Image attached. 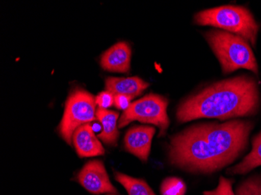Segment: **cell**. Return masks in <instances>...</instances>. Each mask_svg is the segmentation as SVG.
<instances>
[{
  "mask_svg": "<svg viewBox=\"0 0 261 195\" xmlns=\"http://www.w3.org/2000/svg\"><path fill=\"white\" fill-rule=\"evenodd\" d=\"M253 128L252 122L243 120L193 126L171 138L170 162L189 172H215L244 152Z\"/></svg>",
  "mask_w": 261,
  "mask_h": 195,
  "instance_id": "6da1fadb",
  "label": "cell"
},
{
  "mask_svg": "<svg viewBox=\"0 0 261 195\" xmlns=\"http://www.w3.org/2000/svg\"><path fill=\"white\" fill-rule=\"evenodd\" d=\"M257 83L243 75L211 85L180 105L177 119L181 123L199 118L221 120L255 114L259 108Z\"/></svg>",
  "mask_w": 261,
  "mask_h": 195,
  "instance_id": "7a4b0ae2",
  "label": "cell"
},
{
  "mask_svg": "<svg viewBox=\"0 0 261 195\" xmlns=\"http://www.w3.org/2000/svg\"><path fill=\"white\" fill-rule=\"evenodd\" d=\"M195 22L199 25L218 27L238 35L255 46L259 26L253 14L246 7L223 6L203 10L196 14Z\"/></svg>",
  "mask_w": 261,
  "mask_h": 195,
  "instance_id": "3957f363",
  "label": "cell"
},
{
  "mask_svg": "<svg viewBox=\"0 0 261 195\" xmlns=\"http://www.w3.org/2000/svg\"><path fill=\"white\" fill-rule=\"evenodd\" d=\"M205 37L218 57L224 74L239 69L258 74L256 57L250 44L244 39L223 31H210Z\"/></svg>",
  "mask_w": 261,
  "mask_h": 195,
  "instance_id": "277c9868",
  "label": "cell"
},
{
  "mask_svg": "<svg viewBox=\"0 0 261 195\" xmlns=\"http://www.w3.org/2000/svg\"><path fill=\"white\" fill-rule=\"evenodd\" d=\"M96 98L84 89H74L66 102L64 117L60 124V133L70 145L74 131L81 126L95 121L96 117Z\"/></svg>",
  "mask_w": 261,
  "mask_h": 195,
  "instance_id": "5b68a950",
  "label": "cell"
},
{
  "mask_svg": "<svg viewBox=\"0 0 261 195\" xmlns=\"http://www.w3.org/2000/svg\"><path fill=\"white\" fill-rule=\"evenodd\" d=\"M168 105V99L164 97L149 94L130 104L123 113L118 127L122 128L133 121L153 124L159 127L161 137L169 127L170 120L167 114Z\"/></svg>",
  "mask_w": 261,
  "mask_h": 195,
  "instance_id": "8992f818",
  "label": "cell"
},
{
  "mask_svg": "<svg viewBox=\"0 0 261 195\" xmlns=\"http://www.w3.org/2000/svg\"><path fill=\"white\" fill-rule=\"evenodd\" d=\"M77 178L82 187L91 193H117L101 161H90L86 163L77 174Z\"/></svg>",
  "mask_w": 261,
  "mask_h": 195,
  "instance_id": "52a82bcc",
  "label": "cell"
},
{
  "mask_svg": "<svg viewBox=\"0 0 261 195\" xmlns=\"http://www.w3.org/2000/svg\"><path fill=\"white\" fill-rule=\"evenodd\" d=\"M156 129L149 126H136L127 130L124 137V148L140 160L146 162L150 152L152 137Z\"/></svg>",
  "mask_w": 261,
  "mask_h": 195,
  "instance_id": "ba28073f",
  "label": "cell"
},
{
  "mask_svg": "<svg viewBox=\"0 0 261 195\" xmlns=\"http://www.w3.org/2000/svg\"><path fill=\"white\" fill-rule=\"evenodd\" d=\"M132 51L127 42L115 44L101 57V67L104 70L117 73H127L130 70Z\"/></svg>",
  "mask_w": 261,
  "mask_h": 195,
  "instance_id": "9c48e42d",
  "label": "cell"
},
{
  "mask_svg": "<svg viewBox=\"0 0 261 195\" xmlns=\"http://www.w3.org/2000/svg\"><path fill=\"white\" fill-rule=\"evenodd\" d=\"M72 141L77 155L82 158L99 156L105 153L102 145L89 124L79 127L73 134Z\"/></svg>",
  "mask_w": 261,
  "mask_h": 195,
  "instance_id": "30bf717a",
  "label": "cell"
},
{
  "mask_svg": "<svg viewBox=\"0 0 261 195\" xmlns=\"http://www.w3.org/2000/svg\"><path fill=\"white\" fill-rule=\"evenodd\" d=\"M149 83L138 77H108L106 80L107 91L114 95H124L127 96H139L144 92Z\"/></svg>",
  "mask_w": 261,
  "mask_h": 195,
  "instance_id": "8fae6325",
  "label": "cell"
},
{
  "mask_svg": "<svg viewBox=\"0 0 261 195\" xmlns=\"http://www.w3.org/2000/svg\"><path fill=\"white\" fill-rule=\"evenodd\" d=\"M119 114L112 110L98 108L96 111L97 117L102 124V131L99 133V138L110 145H115L119 137V131L117 127V119Z\"/></svg>",
  "mask_w": 261,
  "mask_h": 195,
  "instance_id": "7c38bea8",
  "label": "cell"
},
{
  "mask_svg": "<svg viewBox=\"0 0 261 195\" xmlns=\"http://www.w3.org/2000/svg\"><path fill=\"white\" fill-rule=\"evenodd\" d=\"M261 165V132L252 142V150L240 163L228 170V174H246Z\"/></svg>",
  "mask_w": 261,
  "mask_h": 195,
  "instance_id": "4fadbf2b",
  "label": "cell"
},
{
  "mask_svg": "<svg viewBox=\"0 0 261 195\" xmlns=\"http://www.w3.org/2000/svg\"><path fill=\"white\" fill-rule=\"evenodd\" d=\"M115 179L126 189L128 195H156L147 183L142 179L117 172L115 173Z\"/></svg>",
  "mask_w": 261,
  "mask_h": 195,
  "instance_id": "5bb4252c",
  "label": "cell"
},
{
  "mask_svg": "<svg viewBox=\"0 0 261 195\" xmlns=\"http://www.w3.org/2000/svg\"><path fill=\"white\" fill-rule=\"evenodd\" d=\"M186 184L177 177H168L162 182L161 186V195H185L186 193Z\"/></svg>",
  "mask_w": 261,
  "mask_h": 195,
  "instance_id": "9a60e30c",
  "label": "cell"
},
{
  "mask_svg": "<svg viewBox=\"0 0 261 195\" xmlns=\"http://www.w3.org/2000/svg\"><path fill=\"white\" fill-rule=\"evenodd\" d=\"M236 195H261V176H253L236 188Z\"/></svg>",
  "mask_w": 261,
  "mask_h": 195,
  "instance_id": "2e32d148",
  "label": "cell"
},
{
  "mask_svg": "<svg viewBox=\"0 0 261 195\" xmlns=\"http://www.w3.org/2000/svg\"><path fill=\"white\" fill-rule=\"evenodd\" d=\"M203 195H236L232 190V183L228 179L221 177L216 188L203 192Z\"/></svg>",
  "mask_w": 261,
  "mask_h": 195,
  "instance_id": "e0dca14e",
  "label": "cell"
},
{
  "mask_svg": "<svg viewBox=\"0 0 261 195\" xmlns=\"http://www.w3.org/2000/svg\"><path fill=\"white\" fill-rule=\"evenodd\" d=\"M96 105L99 108L108 109L110 107L112 106L114 103V95L109 91L101 92L96 98Z\"/></svg>",
  "mask_w": 261,
  "mask_h": 195,
  "instance_id": "ac0fdd59",
  "label": "cell"
},
{
  "mask_svg": "<svg viewBox=\"0 0 261 195\" xmlns=\"http://www.w3.org/2000/svg\"><path fill=\"white\" fill-rule=\"evenodd\" d=\"M133 97L124 95H114V106L119 109L125 111L128 108L130 104L133 103Z\"/></svg>",
  "mask_w": 261,
  "mask_h": 195,
  "instance_id": "d6986e66",
  "label": "cell"
}]
</instances>
